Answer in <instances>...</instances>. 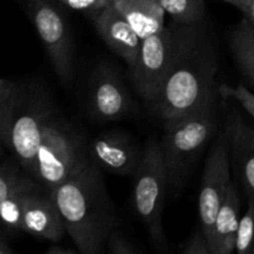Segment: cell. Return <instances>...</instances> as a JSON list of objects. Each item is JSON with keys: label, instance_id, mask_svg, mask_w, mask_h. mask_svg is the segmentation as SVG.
<instances>
[{"label": "cell", "instance_id": "f1b7e54d", "mask_svg": "<svg viewBox=\"0 0 254 254\" xmlns=\"http://www.w3.org/2000/svg\"><path fill=\"white\" fill-rule=\"evenodd\" d=\"M221 1H225V2H228V4L233 5V6L238 7V9L242 11L243 10V4H242V0H221Z\"/></svg>", "mask_w": 254, "mask_h": 254}, {"label": "cell", "instance_id": "5b68a950", "mask_svg": "<svg viewBox=\"0 0 254 254\" xmlns=\"http://www.w3.org/2000/svg\"><path fill=\"white\" fill-rule=\"evenodd\" d=\"M89 159L88 146L81 134L57 113L45 129L31 175L52 192L81 170Z\"/></svg>", "mask_w": 254, "mask_h": 254}, {"label": "cell", "instance_id": "7c38bea8", "mask_svg": "<svg viewBox=\"0 0 254 254\" xmlns=\"http://www.w3.org/2000/svg\"><path fill=\"white\" fill-rule=\"evenodd\" d=\"M88 153L91 160L103 170L118 176H134L143 159L144 149L126 131L108 130L92 140Z\"/></svg>", "mask_w": 254, "mask_h": 254}, {"label": "cell", "instance_id": "4fadbf2b", "mask_svg": "<svg viewBox=\"0 0 254 254\" xmlns=\"http://www.w3.org/2000/svg\"><path fill=\"white\" fill-rule=\"evenodd\" d=\"M22 225L24 232L50 242H60L67 233L59 205L49 190L27 196L22 212Z\"/></svg>", "mask_w": 254, "mask_h": 254}, {"label": "cell", "instance_id": "83f0119b", "mask_svg": "<svg viewBox=\"0 0 254 254\" xmlns=\"http://www.w3.org/2000/svg\"><path fill=\"white\" fill-rule=\"evenodd\" d=\"M242 4H243L242 12L245 14V16H247L248 12H250L251 5H252V0H242Z\"/></svg>", "mask_w": 254, "mask_h": 254}, {"label": "cell", "instance_id": "44dd1931", "mask_svg": "<svg viewBox=\"0 0 254 254\" xmlns=\"http://www.w3.org/2000/svg\"><path fill=\"white\" fill-rule=\"evenodd\" d=\"M218 94L222 98H230L241 104L243 109L254 118V93L243 84L232 87L228 84L218 86Z\"/></svg>", "mask_w": 254, "mask_h": 254}, {"label": "cell", "instance_id": "7a4b0ae2", "mask_svg": "<svg viewBox=\"0 0 254 254\" xmlns=\"http://www.w3.org/2000/svg\"><path fill=\"white\" fill-rule=\"evenodd\" d=\"M67 233L81 254H102L121 218L104 184L101 168L88 163L52 191Z\"/></svg>", "mask_w": 254, "mask_h": 254}, {"label": "cell", "instance_id": "ac0fdd59", "mask_svg": "<svg viewBox=\"0 0 254 254\" xmlns=\"http://www.w3.org/2000/svg\"><path fill=\"white\" fill-rule=\"evenodd\" d=\"M228 46L241 73L254 88V26L247 17L231 29Z\"/></svg>", "mask_w": 254, "mask_h": 254}, {"label": "cell", "instance_id": "3957f363", "mask_svg": "<svg viewBox=\"0 0 254 254\" xmlns=\"http://www.w3.org/2000/svg\"><path fill=\"white\" fill-rule=\"evenodd\" d=\"M59 113L49 88L40 81L19 82L9 119L0 128L1 143L31 175L47 124Z\"/></svg>", "mask_w": 254, "mask_h": 254}, {"label": "cell", "instance_id": "f546056e", "mask_svg": "<svg viewBox=\"0 0 254 254\" xmlns=\"http://www.w3.org/2000/svg\"><path fill=\"white\" fill-rule=\"evenodd\" d=\"M246 17H247V19L250 20L251 24H252L253 26H254V0H252V5H251L250 12H248V15Z\"/></svg>", "mask_w": 254, "mask_h": 254}, {"label": "cell", "instance_id": "6da1fadb", "mask_svg": "<svg viewBox=\"0 0 254 254\" xmlns=\"http://www.w3.org/2000/svg\"><path fill=\"white\" fill-rule=\"evenodd\" d=\"M220 55L207 19L179 25L178 46L168 76L148 108L163 122L178 119L217 101Z\"/></svg>", "mask_w": 254, "mask_h": 254}, {"label": "cell", "instance_id": "9c48e42d", "mask_svg": "<svg viewBox=\"0 0 254 254\" xmlns=\"http://www.w3.org/2000/svg\"><path fill=\"white\" fill-rule=\"evenodd\" d=\"M230 141L226 129L218 133L217 139L211 148L205 163L200 193H198V216L201 228L207 237L208 243L212 238L213 226L218 210L227 193L231 181Z\"/></svg>", "mask_w": 254, "mask_h": 254}, {"label": "cell", "instance_id": "30bf717a", "mask_svg": "<svg viewBox=\"0 0 254 254\" xmlns=\"http://www.w3.org/2000/svg\"><path fill=\"white\" fill-rule=\"evenodd\" d=\"M86 109L97 122H119L136 112V103L118 72L101 64L92 73L86 92Z\"/></svg>", "mask_w": 254, "mask_h": 254}, {"label": "cell", "instance_id": "4316f807", "mask_svg": "<svg viewBox=\"0 0 254 254\" xmlns=\"http://www.w3.org/2000/svg\"><path fill=\"white\" fill-rule=\"evenodd\" d=\"M240 124H241V129H242L243 134H245V136L247 138V140L254 146V128H251V127L246 126V123L242 121V119L240 121Z\"/></svg>", "mask_w": 254, "mask_h": 254}, {"label": "cell", "instance_id": "277c9868", "mask_svg": "<svg viewBox=\"0 0 254 254\" xmlns=\"http://www.w3.org/2000/svg\"><path fill=\"white\" fill-rule=\"evenodd\" d=\"M217 129V101L178 119L164 122L160 140L169 189L183 190L193 165Z\"/></svg>", "mask_w": 254, "mask_h": 254}, {"label": "cell", "instance_id": "ffe728a7", "mask_svg": "<svg viewBox=\"0 0 254 254\" xmlns=\"http://www.w3.org/2000/svg\"><path fill=\"white\" fill-rule=\"evenodd\" d=\"M236 252L254 254V197H248V208L240 222Z\"/></svg>", "mask_w": 254, "mask_h": 254}, {"label": "cell", "instance_id": "cb8c5ba5", "mask_svg": "<svg viewBox=\"0 0 254 254\" xmlns=\"http://www.w3.org/2000/svg\"><path fill=\"white\" fill-rule=\"evenodd\" d=\"M60 1L64 2L71 9L83 11L93 17L99 11H102L107 5L111 4L112 0H60Z\"/></svg>", "mask_w": 254, "mask_h": 254}, {"label": "cell", "instance_id": "e0dca14e", "mask_svg": "<svg viewBox=\"0 0 254 254\" xmlns=\"http://www.w3.org/2000/svg\"><path fill=\"white\" fill-rule=\"evenodd\" d=\"M141 40L160 32L165 24V11L158 0H112Z\"/></svg>", "mask_w": 254, "mask_h": 254}, {"label": "cell", "instance_id": "2e32d148", "mask_svg": "<svg viewBox=\"0 0 254 254\" xmlns=\"http://www.w3.org/2000/svg\"><path fill=\"white\" fill-rule=\"evenodd\" d=\"M240 121L241 117L233 113L225 127L230 141L231 166L248 197H254V146L243 134Z\"/></svg>", "mask_w": 254, "mask_h": 254}, {"label": "cell", "instance_id": "ba28073f", "mask_svg": "<svg viewBox=\"0 0 254 254\" xmlns=\"http://www.w3.org/2000/svg\"><path fill=\"white\" fill-rule=\"evenodd\" d=\"M29 16L57 78L64 86H71L74 78V47L66 16L49 0H32Z\"/></svg>", "mask_w": 254, "mask_h": 254}, {"label": "cell", "instance_id": "d6986e66", "mask_svg": "<svg viewBox=\"0 0 254 254\" xmlns=\"http://www.w3.org/2000/svg\"><path fill=\"white\" fill-rule=\"evenodd\" d=\"M174 21L181 24H195L203 21L206 17V6L203 0H158Z\"/></svg>", "mask_w": 254, "mask_h": 254}, {"label": "cell", "instance_id": "603a6c76", "mask_svg": "<svg viewBox=\"0 0 254 254\" xmlns=\"http://www.w3.org/2000/svg\"><path fill=\"white\" fill-rule=\"evenodd\" d=\"M181 254H212L210 243L202 228L193 232L180 247Z\"/></svg>", "mask_w": 254, "mask_h": 254}, {"label": "cell", "instance_id": "8992f818", "mask_svg": "<svg viewBox=\"0 0 254 254\" xmlns=\"http://www.w3.org/2000/svg\"><path fill=\"white\" fill-rule=\"evenodd\" d=\"M169 189L160 141L151 139L144 148V155L134 175L133 206L146 227L148 237L160 252H168L169 245L163 228L164 200Z\"/></svg>", "mask_w": 254, "mask_h": 254}, {"label": "cell", "instance_id": "9a60e30c", "mask_svg": "<svg viewBox=\"0 0 254 254\" xmlns=\"http://www.w3.org/2000/svg\"><path fill=\"white\" fill-rule=\"evenodd\" d=\"M241 218V197L237 183L232 180L213 226L212 238L210 241L212 254H231L236 252Z\"/></svg>", "mask_w": 254, "mask_h": 254}, {"label": "cell", "instance_id": "7402d4cb", "mask_svg": "<svg viewBox=\"0 0 254 254\" xmlns=\"http://www.w3.org/2000/svg\"><path fill=\"white\" fill-rule=\"evenodd\" d=\"M106 252L108 254H138L143 253V251L134 245L130 240H128L121 228H117L107 241Z\"/></svg>", "mask_w": 254, "mask_h": 254}, {"label": "cell", "instance_id": "5bb4252c", "mask_svg": "<svg viewBox=\"0 0 254 254\" xmlns=\"http://www.w3.org/2000/svg\"><path fill=\"white\" fill-rule=\"evenodd\" d=\"M94 27L107 46L113 50L122 60L133 68L138 60L141 41L126 17L118 11L113 2L93 16Z\"/></svg>", "mask_w": 254, "mask_h": 254}, {"label": "cell", "instance_id": "d4e9b609", "mask_svg": "<svg viewBox=\"0 0 254 254\" xmlns=\"http://www.w3.org/2000/svg\"><path fill=\"white\" fill-rule=\"evenodd\" d=\"M52 245H50L47 247V250L45 251V254H76L78 253L79 251L72 250V248H67L64 246L59 245V242H51Z\"/></svg>", "mask_w": 254, "mask_h": 254}, {"label": "cell", "instance_id": "8fae6325", "mask_svg": "<svg viewBox=\"0 0 254 254\" xmlns=\"http://www.w3.org/2000/svg\"><path fill=\"white\" fill-rule=\"evenodd\" d=\"M46 190L36 179L24 170L11 156L4 159L0 166V215L1 233L6 236L24 232L22 212L27 196Z\"/></svg>", "mask_w": 254, "mask_h": 254}, {"label": "cell", "instance_id": "52a82bcc", "mask_svg": "<svg viewBox=\"0 0 254 254\" xmlns=\"http://www.w3.org/2000/svg\"><path fill=\"white\" fill-rule=\"evenodd\" d=\"M179 25L171 20L160 32L141 41L138 60L130 68V78L145 106L153 103L160 91L178 46Z\"/></svg>", "mask_w": 254, "mask_h": 254}, {"label": "cell", "instance_id": "484cf974", "mask_svg": "<svg viewBox=\"0 0 254 254\" xmlns=\"http://www.w3.org/2000/svg\"><path fill=\"white\" fill-rule=\"evenodd\" d=\"M9 236L1 233V240H0V254H12L14 251L9 246Z\"/></svg>", "mask_w": 254, "mask_h": 254}]
</instances>
